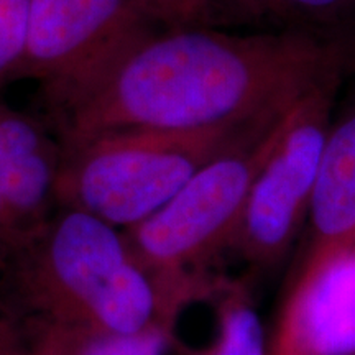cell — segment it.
<instances>
[{"label":"cell","instance_id":"obj_16","mask_svg":"<svg viewBox=\"0 0 355 355\" xmlns=\"http://www.w3.org/2000/svg\"><path fill=\"white\" fill-rule=\"evenodd\" d=\"M0 235L10 243V247L17 245L20 241H24V230H21L19 220L15 219L13 212L3 198L2 188H0Z\"/></svg>","mask_w":355,"mask_h":355},{"label":"cell","instance_id":"obj_17","mask_svg":"<svg viewBox=\"0 0 355 355\" xmlns=\"http://www.w3.org/2000/svg\"><path fill=\"white\" fill-rule=\"evenodd\" d=\"M8 250H10V243L0 235V283H2V275H3V268H6ZM0 295H2V293H0Z\"/></svg>","mask_w":355,"mask_h":355},{"label":"cell","instance_id":"obj_1","mask_svg":"<svg viewBox=\"0 0 355 355\" xmlns=\"http://www.w3.org/2000/svg\"><path fill=\"white\" fill-rule=\"evenodd\" d=\"M352 73L355 35L171 26L135 40L44 107L66 150L109 132L194 130L283 114L327 78Z\"/></svg>","mask_w":355,"mask_h":355},{"label":"cell","instance_id":"obj_2","mask_svg":"<svg viewBox=\"0 0 355 355\" xmlns=\"http://www.w3.org/2000/svg\"><path fill=\"white\" fill-rule=\"evenodd\" d=\"M0 293L33 336L175 329L183 313L141 265L122 229L74 207L10 247Z\"/></svg>","mask_w":355,"mask_h":355},{"label":"cell","instance_id":"obj_13","mask_svg":"<svg viewBox=\"0 0 355 355\" xmlns=\"http://www.w3.org/2000/svg\"><path fill=\"white\" fill-rule=\"evenodd\" d=\"M270 17L301 24L339 25L355 19V0H266Z\"/></svg>","mask_w":355,"mask_h":355},{"label":"cell","instance_id":"obj_18","mask_svg":"<svg viewBox=\"0 0 355 355\" xmlns=\"http://www.w3.org/2000/svg\"><path fill=\"white\" fill-rule=\"evenodd\" d=\"M37 355H53V352L46 344H43V343H40V340H37Z\"/></svg>","mask_w":355,"mask_h":355},{"label":"cell","instance_id":"obj_6","mask_svg":"<svg viewBox=\"0 0 355 355\" xmlns=\"http://www.w3.org/2000/svg\"><path fill=\"white\" fill-rule=\"evenodd\" d=\"M155 21L144 0H30L15 81H38L43 102L56 99L153 32Z\"/></svg>","mask_w":355,"mask_h":355},{"label":"cell","instance_id":"obj_3","mask_svg":"<svg viewBox=\"0 0 355 355\" xmlns=\"http://www.w3.org/2000/svg\"><path fill=\"white\" fill-rule=\"evenodd\" d=\"M286 112L194 130L102 133L63 150L56 206L130 229L165 206L207 163L265 132Z\"/></svg>","mask_w":355,"mask_h":355},{"label":"cell","instance_id":"obj_8","mask_svg":"<svg viewBox=\"0 0 355 355\" xmlns=\"http://www.w3.org/2000/svg\"><path fill=\"white\" fill-rule=\"evenodd\" d=\"M61 159L55 133L0 101V188L25 237L56 211Z\"/></svg>","mask_w":355,"mask_h":355},{"label":"cell","instance_id":"obj_4","mask_svg":"<svg viewBox=\"0 0 355 355\" xmlns=\"http://www.w3.org/2000/svg\"><path fill=\"white\" fill-rule=\"evenodd\" d=\"M282 119L212 159L165 206L123 230L141 265L178 309L209 303L224 285L227 277L209 272V265L229 250Z\"/></svg>","mask_w":355,"mask_h":355},{"label":"cell","instance_id":"obj_5","mask_svg":"<svg viewBox=\"0 0 355 355\" xmlns=\"http://www.w3.org/2000/svg\"><path fill=\"white\" fill-rule=\"evenodd\" d=\"M345 78L347 74L327 78L282 119L227 250L254 270L266 272L282 265L301 239L332 127V109Z\"/></svg>","mask_w":355,"mask_h":355},{"label":"cell","instance_id":"obj_11","mask_svg":"<svg viewBox=\"0 0 355 355\" xmlns=\"http://www.w3.org/2000/svg\"><path fill=\"white\" fill-rule=\"evenodd\" d=\"M35 340L46 344L53 355H173L176 334L170 327L133 334H61L42 332Z\"/></svg>","mask_w":355,"mask_h":355},{"label":"cell","instance_id":"obj_9","mask_svg":"<svg viewBox=\"0 0 355 355\" xmlns=\"http://www.w3.org/2000/svg\"><path fill=\"white\" fill-rule=\"evenodd\" d=\"M300 241L291 266L316 260L355 241V110L332 123Z\"/></svg>","mask_w":355,"mask_h":355},{"label":"cell","instance_id":"obj_15","mask_svg":"<svg viewBox=\"0 0 355 355\" xmlns=\"http://www.w3.org/2000/svg\"><path fill=\"white\" fill-rule=\"evenodd\" d=\"M0 355H37L32 331L0 295Z\"/></svg>","mask_w":355,"mask_h":355},{"label":"cell","instance_id":"obj_12","mask_svg":"<svg viewBox=\"0 0 355 355\" xmlns=\"http://www.w3.org/2000/svg\"><path fill=\"white\" fill-rule=\"evenodd\" d=\"M30 0H0V87L15 81L24 58Z\"/></svg>","mask_w":355,"mask_h":355},{"label":"cell","instance_id":"obj_14","mask_svg":"<svg viewBox=\"0 0 355 355\" xmlns=\"http://www.w3.org/2000/svg\"><path fill=\"white\" fill-rule=\"evenodd\" d=\"M186 7L193 12L199 25L216 20L217 17H234V19H263L270 17L266 0H183Z\"/></svg>","mask_w":355,"mask_h":355},{"label":"cell","instance_id":"obj_10","mask_svg":"<svg viewBox=\"0 0 355 355\" xmlns=\"http://www.w3.org/2000/svg\"><path fill=\"white\" fill-rule=\"evenodd\" d=\"M216 314V336L206 347L175 339L173 355H268V334L255 309L250 286L243 279L225 278L209 301Z\"/></svg>","mask_w":355,"mask_h":355},{"label":"cell","instance_id":"obj_7","mask_svg":"<svg viewBox=\"0 0 355 355\" xmlns=\"http://www.w3.org/2000/svg\"><path fill=\"white\" fill-rule=\"evenodd\" d=\"M268 355H355V241L291 266Z\"/></svg>","mask_w":355,"mask_h":355}]
</instances>
